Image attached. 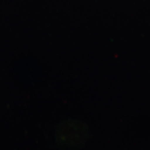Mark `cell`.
Instances as JSON below:
<instances>
[]
</instances>
